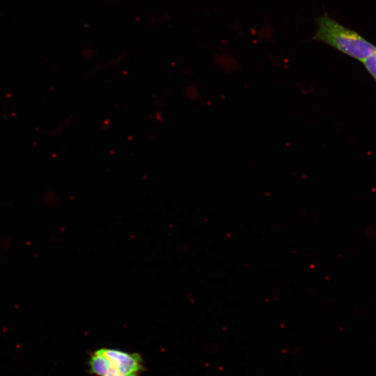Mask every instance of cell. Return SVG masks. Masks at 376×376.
I'll list each match as a JSON object with an SVG mask.
<instances>
[{
	"label": "cell",
	"instance_id": "1",
	"mask_svg": "<svg viewBox=\"0 0 376 376\" xmlns=\"http://www.w3.org/2000/svg\"><path fill=\"white\" fill-rule=\"evenodd\" d=\"M315 23L314 40L331 46L350 57L363 61L376 51L374 45L326 13L316 17Z\"/></svg>",
	"mask_w": 376,
	"mask_h": 376
},
{
	"label": "cell",
	"instance_id": "3",
	"mask_svg": "<svg viewBox=\"0 0 376 376\" xmlns=\"http://www.w3.org/2000/svg\"><path fill=\"white\" fill-rule=\"evenodd\" d=\"M362 62L368 72L376 81V51Z\"/></svg>",
	"mask_w": 376,
	"mask_h": 376
},
{
	"label": "cell",
	"instance_id": "2",
	"mask_svg": "<svg viewBox=\"0 0 376 376\" xmlns=\"http://www.w3.org/2000/svg\"><path fill=\"white\" fill-rule=\"evenodd\" d=\"M89 370L97 376H139L143 362L137 353L113 348L93 352L88 360Z\"/></svg>",
	"mask_w": 376,
	"mask_h": 376
}]
</instances>
